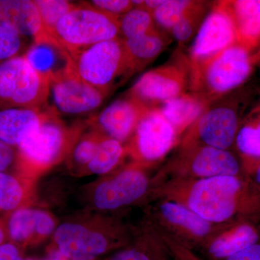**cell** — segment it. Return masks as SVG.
<instances>
[{
    "label": "cell",
    "mask_w": 260,
    "mask_h": 260,
    "mask_svg": "<svg viewBox=\"0 0 260 260\" xmlns=\"http://www.w3.org/2000/svg\"><path fill=\"white\" fill-rule=\"evenodd\" d=\"M237 44V31L228 1H218L202 24L189 49L188 59H206Z\"/></svg>",
    "instance_id": "11"
},
{
    "label": "cell",
    "mask_w": 260,
    "mask_h": 260,
    "mask_svg": "<svg viewBox=\"0 0 260 260\" xmlns=\"http://www.w3.org/2000/svg\"><path fill=\"white\" fill-rule=\"evenodd\" d=\"M49 95L58 114H87L102 105L106 96L85 83L73 69V63L66 71L50 80Z\"/></svg>",
    "instance_id": "12"
},
{
    "label": "cell",
    "mask_w": 260,
    "mask_h": 260,
    "mask_svg": "<svg viewBox=\"0 0 260 260\" xmlns=\"http://www.w3.org/2000/svg\"><path fill=\"white\" fill-rule=\"evenodd\" d=\"M149 108L124 95L109 104L90 119L107 135L123 143L133 135L138 122Z\"/></svg>",
    "instance_id": "15"
},
{
    "label": "cell",
    "mask_w": 260,
    "mask_h": 260,
    "mask_svg": "<svg viewBox=\"0 0 260 260\" xmlns=\"http://www.w3.org/2000/svg\"><path fill=\"white\" fill-rule=\"evenodd\" d=\"M129 151L138 160L158 162L178 146L180 138L158 107L148 109L133 133Z\"/></svg>",
    "instance_id": "10"
},
{
    "label": "cell",
    "mask_w": 260,
    "mask_h": 260,
    "mask_svg": "<svg viewBox=\"0 0 260 260\" xmlns=\"http://www.w3.org/2000/svg\"><path fill=\"white\" fill-rule=\"evenodd\" d=\"M119 18L90 6L76 5L56 24L51 37L69 54L120 37Z\"/></svg>",
    "instance_id": "4"
},
{
    "label": "cell",
    "mask_w": 260,
    "mask_h": 260,
    "mask_svg": "<svg viewBox=\"0 0 260 260\" xmlns=\"http://www.w3.org/2000/svg\"><path fill=\"white\" fill-rule=\"evenodd\" d=\"M23 38L13 28L0 23V62L18 56L23 48Z\"/></svg>",
    "instance_id": "33"
},
{
    "label": "cell",
    "mask_w": 260,
    "mask_h": 260,
    "mask_svg": "<svg viewBox=\"0 0 260 260\" xmlns=\"http://www.w3.org/2000/svg\"><path fill=\"white\" fill-rule=\"evenodd\" d=\"M169 42L167 34L158 29L143 37L123 39L131 75L144 69L147 65L153 62L166 49Z\"/></svg>",
    "instance_id": "23"
},
{
    "label": "cell",
    "mask_w": 260,
    "mask_h": 260,
    "mask_svg": "<svg viewBox=\"0 0 260 260\" xmlns=\"http://www.w3.org/2000/svg\"><path fill=\"white\" fill-rule=\"evenodd\" d=\"M149 188L146 174L137 168H129L98 186L94 203L99 209H117L143 198Z\"/></svg>",
    "instance_id": "14"
},
{
    "label": "cell",
    "mask_w": 260,
    "mask_h": 260,
    "mask_svg": "<svg viewBox=\"0 0 260 260\" xmlns=\"http://www.w3.org/2000/svg\"><path fill=\"white\" fill-rule=\"evenodd\" d=\"M5 239V234L4 230H3V228L0 226V245L1 244H4Z\"/></svg>",
    "instance_id": "44"
},
{
    "label": "cell",
    "mask_w": 260,
    "mask_h": 260,
    "mask_svg": "<svg viewBox=\"0 0 260 260\" xmlns=\"http://www.w3.org/2000/svg\"><path fill=\"white\" fill-rule=\"evenodd\" d=\"M151 229L174 260H207L197 254L194 249L186 245L157 224L154 223Z\"/></svg>",
    "instance_id": "31"
},
{
    "label": "cell",
    "mask_w": 260,
    "mask_h": 260,
    "mask_svg": "<svg viewBox=\"0 0 260 260\" xmlns=\"http://www.w3.org/2000/svg\"><path fill=\"white\" fill-rule=\"evenodd\" d=\"M158 200L155 210V223L192 249H200L228 225L210 223L177 202Z\"/></svg>",
    "instance_id": "9"
},
{
    "label": "cell",
    "mask_w": 260,
    "mask_h": 260,
    "mask_svg": "<svg viewBox=\"0 0 260 260\" xmlns=\"http://www.w3.org/2000/svg\"><path fill=\"white\" fill-rule=\"evenodd\" d=\"M50 80L38 73L25 56L0 62V110L47 107Z\"/></svg>",
    "instance_id": "7"
},
{
    "label": "cell",
    "mask_w": 260,
    "mask_h": 260,
    "mask_svg": "<svg viewBox=\"0 0 260 260\" xmlns=\"http://www.w3.org/2000/svg\"><path fill=\"white\" fill-rule=\"evenodd\" d=\"M0 23L13 28L34 42L53 39L43 26L39 10L30 0H0Z\"/></svg>",
    "instance_id": "19"
},
{
    "label": "cell",
    "mask_w": 260,
    "mask_h": 260,
    "mask_svg": "<svg viewBox=\"0 0 260 260\" xmlns=\"http://www.w3.org/2000/svg\"><path fill=\"white\" fill-rule=\"evenodd\" d=\"M241 171L240 160L230 150L202 145L179 147L177 153L158 172L155 183L171 179L241 176Z\"/></svg>",
    "instance_id": "6"
},
{
    "label": "cell",
    "mask_w": 260,
    "mask_h": 260,
    "mask_svg": "<svg viewBox=\"0 0 260 260\" xmlns=\"http://www.w3.org/2000/svg\"><path fill=\"white\" fill-rule=\"evenodd\" d=\"M88 3L95 9L117 18L134 8L133 1L129 0H93Z\"/></svg>",
    "instance_id": "34"
},
{
    "label": "cell",
    "mask_w": 260,
    "mask_h": 260,
    "mask_svg": "<svg viewBox=\"0 0 260 260\" xmlns=\"http://www.w3.org/2000/svg\"><path fill=\"white\" fill-rule=\"evenodd\" d=\"M243 107L232 92L210 103L179 141V147L202 145L222 150L234 146Z\"/></svg>",
    "instance_id": "5"
},
{
    "label": "cell",
    "mask_w": 260,
    "mask_h": 260,
    "mask_svg": "<svg viewBox=\"0 0 260 260\" xmlns=\"http://www.w3.org/2000/svg\"><path fill=\"white\" fill-rule=\"evenodd\" d=\"M24 260H34V259H24Z\"/></svg>",
    "instance_id": "45"
},
{
    "label": "cell",
    "mask_w": 260,
    "mask_h": 260,
    "mask_svg": "<svg viewBox=\"0 0 260 260\" xmlns=\"http://www.w3.org/2000/svg\"><path fill=\"white\" fill-rule=\"evenodd\" d=\"M209 5L208 2L192 1L179 21L172 29L170 32L177 41L179 48L184 47L195 32L199 30L206 18L205 15L208 13Z\"/></svg>",
    "instance_id": "26"
},
{
    "label": "cell",
    "mask_w": 260,
    "mask_h": 260,
    "mask_svg": "<svg viewBox=\"0 0 260 260\" xmlns=\"http://www.w3.org/2000/svg\"><path fill=\"white\" fill-rule=\"evenodd\" d=\"M153 194L180 203L216 225L260 219V188L241 176L167 179L156 184Z\"/></svg>",
    "instance_id": "1"
},
{
    "label": "cell",
    "mask_w": 260,
    "mask_h": 260,
    "mask_svg": "<svg viewBox=\"0 0 260 260\" xmlns=\"http://www.w3.org/2000/svg\"><path fill=\"white\" fill-rule=\"evenodd\" d=\"M189 91V61L179 49L172 60L142 75L126 95L150 109Z\"/></svg>",
    "instance_id": "8"
},
{
    "label": "cell",
    "mask_w": 260,
    "mask_h": 260,
    "mask_svg": "<svg viewBox=\"0 0 260 260\" xmlns=\"http://www.w3.org/2000/svg\"><path fill=\"white\" fill-rule=\"evenodd\" d=\"M254 179H255L256 185L260 188V164L259 166L256 168Z\"/></svg>",
    "instance_id": "41"
},
{
    "label": "cell",
    "mask_w": 260,
    "mask_h": 260,
    "mask_svg": "<svg viewBox=\"0 0 260 260\" xmlns=\"http://www.w3.org/2000/svg\"><path fill=\"white\" fill-rule=\"evenodd\" d=\"M237 31V44L248 51L260 44V0L228 1Z\"/></svg>",
    "instance_id": "21"
},
{
    "label": "cell",
    "mask_w": 260,
    "mask_h": 260,
    "mask_svg": "<svg viewBox=\"0 0 260 260\" xmlns=\"http://www.w3.org/2000/svg\"><path fill=\"white\" fill-rule=\"evenodd\" d=\"M190 0H164L152 13L156 25L171 31L191 4Z\"/></svg>",
    "instance_id": "30"
},
{
    "label": "cell",
    "mask_w": 260,
    "mask_h": 260,
    "mask_svg": "<svg viewBox=\"0 0 260 260\" xmlns=\"http://www.w3.org/2000/svg\"><path fill=\"white\" fill-rule=\"evenodd\" d=\"M57 112L52 107L43 109L12 108L0 110V141L18 146L27 136Z\"/></svg>",
    "instance_id": "18"
},
{
    "label": "cell",
    "mask_w": 260,
    "mask_h": 260,
    "mask_svg": "<svg viewBox=\"0 0 260 260\" xmlns=\"http://www.w3.org/2000/svg\"><path fill=\"white\" fill-rule=\"evenodd\" d=\"M54 240L59 254L69 260H93L109 247L102 234L75 223L61 225L56 229Z\"/></svg>",
    "instance_id": "16"
},
{
    "label": "cell",
    "mask_w": 260,
    "mask_h": 260,
    "mask_svg": "<svg viewBox=\"0 0 260 260\" xmlns=\"http://www.w3.org/2000/svg\"><path fill=\"white\" fill-rule=\"evenodd\" d=\"M34 2L39 10L43 26L50 37L58 22L77 5L66 0H34Z\"/></svg>",
    "instance_id": "29"
},
{
    "label": "cell",
    "mask_w": 260,
    "mask_h": 260,
    "mask_svg": "<svg viewBox=\"0 0 260 260\" xmlns=\"http://www.w3.org/2000/svg\"><path fill=\"white\" fill-rule=\"evenodd\" d=\"M252 66L249 51L237 44L206 59L189 61V92L213 102L244 83Z\"/></svg>",
    "instance_id": "2"
},
{
    "label": "cell",
    "mask_w": 260,
    "mask_h": 260,
    "mask_svg": "<svg viewBox=\"0 0 260 260\" xmlns=\"http://www.w3.org/2000/svg\"><path fill=\"white\" fill-rule=\"evenodd\" d=\"M124 154V148L120 142L112 138H103L95 156L88 164L89 170L94 174H106L119 164Z\"/></svg>",
    "instance_id": "28"
},
{
    "label": "cell",
    "mask_w": 260,
    "mask_h": 260,
    "mask_svg": "<svg viewBox=\"0 0 260 260\" xmlns=\"http://www.w3.org/2000/svg\"><path fill=\"white\" fill-rule=\"evenodd\" d=\"M119 34L122 39L143 37L158 30L153 15L142 8H133L119 18Z\"/></svg>",
    "instance_id": "27"
},
{
    "label": "cell",
    "mask_w": 260,
    "mask_h": 260,
    "mask_svg": "<svg viewBox=\"0 0 260 260\" xmlns=\"http://www.w3.org/2000/svg\"><path fill=\"white\" fill-rule=\"evenodd\" d=\"M0 260H24L15 244L4 243L0 245Z\"/></svg>",
    "instance_id": "40"
},
{
    "label": "cell",
    "mask_w": 260,
    "mask_h": 260,
    "mask_svg": "<svg viewBox=\"0 0 260 260\" xmlns=\"http://www.w3.org/2000/svg\"><path fill=\"white\" fill-rule=\"evenodd\" d=\"M58 114H54L43 122L18 145L24 158L32 164L50 165L64 151L68 143V131Z\"/></svg>",
    "instance_id": "13"
},
{
    "label": "cell",
    "mask_w": 260,
    "mask_h": 260,
    "mask_svg": "<svg viewBox=\"0 0 260 260\" xmlns=\"http://www.w3.org/2000/svg\"><path fill=\"white\" fill-rule=\"evenodd\" d=\"M210 104L205 98L189 91L168 101L158 108L181 139Z\"/></svg>",
    "instance_id": "22"
},
{
    "label": "cell",
    "mask_w": 260,
    "mask_h": 260,
    "mask_svg": "<svg viewBox=\"0 0 260 260\" xmlns=\"http://www.w3.org/2000/svg\"><path fill=\"white\" fill-rule=\"evenodd\" d=\"M54 229L52 218L48 214L39 210L25 208L15 210L8 221L10 237L17 243L26 242L34 233L49 235Z\"/></svg>",
    "instance_id": "24"
},
{
    "label": "cell",
    "mask_w": 260,
    "mask_h": 260,
    "mask_svg": "<svg viewBox=\"0 0 260 260\" xmlns=\"http://www.w3.org/2000/svg\"><path fill=\"white\" fill-rule=\"evenodd\" d=\"M45 260H69L67 259V258H65L64 256H63L61 255V254H59V253H58L56 255L52 256V257L49 258V259H45Z\"/></svg>",
    "instance_id": "43"
},
{
    "label": "cell",
    "mask_w": 260,
    "mask_h": 260,
    "mask_svg": "<svg viewBox=\"0 0 260 260\" xmlns=\"http://www.w3.org/2000/svg\"><path fill=\"white\" fill-rule=\"evenodd\" d=\"M24 56L38 73L50 80L64 73L72 64L69 53L54 39L34 42Z\"/></svg>",
    "instance_id": "20"
},
{
    "label": "cell",
    "mask_w": 260,
    "mask_h": 260,
    "mask_svg": "<svg viewBox=\"0 0 260 260\" xmlns=\"http://www.w3.org/2000/svg\"><path fill=\"white\" fill-rule=\"evenodd\" d=\"M151 231L152 233L150 234V237L148 238V242L151 253L152 260H174L165 246L154 234L153 230Z\"/></svg>",
    "instance_id": "37"
},
{
    "label": "cell",
    "mask_w": 260,
    "mask_h": 260,
    "mask_svg": "<svg viewBox=\"0 0 260 260\" xmlns=\"http://www.w3.org/2000/svg\"><path fill=\"white\" fill-rule=\"evenodd\" d=\"M70 56L76 74L106 96L132 75L121 38L98 43Z\"/></svg>",
    "instance_id": "3"
},
{
    "label": "cell",
    "mask_w": 260,
    "mask_h": 260,
    "mask_svg": "<svg viewBox=\"0 0 260 260\" xmlns=\"http://www.w3.org/2000/svg\"><path fill=\"white\" fill-rule=\"evenodd\" d=\"M109 260H152L148 240L145 245L118 251Z\"/></svg>",
    "instance_id": "36"
},
{
    "label": "cell",
    "mask_w": 260,
    "mask_h": 260,
    "mask_svg": "<svg viewBox=\"0 0 260 260\" xmlns=\"http://www.w3.org/2000/svg\"><path fill=\"white\" fill-rule=\"evenodd\" d=\"M225 260H260V242Z\"/></svg>",
    "instance_id": "39"
},
{
    "label": "cell",
    "mask_w": 260,
    "mask_h": 260,
    "mask_svg": "<svg viewBox=\"0 0 260 260\" xmlns=\"http://www.w3.org/2000/svg\"><path fill=\"white\" fill-rule=\"evenodd\" d=\"M234 146L247 167L260 164V107L253 109L242 119Z\"/></svg>",
    "instance_id": "25"
},
{
    "label": "cell",
    "mask_w": 260,
    "mask_h": 260,
    "mask_svg": "<svg viewBox=\"0 0 260 260\" xmlns=\"http://www.w3.org/2000/svg\"><path fill=\"white\" fill-rule=\"evenodd\" d=\"M102 139L95 137L85 138L76 145L73 152V158L80 164H88L96 153L99 143Z\"/></svg>",
    "instance_id": "35"
},
{
    "label": "cell",
    "mask_w": 260,
    "mask_h": 260,
    "mask_svg": "<svg viewBox=\"0 0 260 260\" xmlns=\"http://www.w3.org/2000/svg\"><path fill=\"white\" fill-rule=\"evenodd\" d=\"M15 158L13 146L0 141V172H4L11 165Z\"/></svg>",
    "instance_id": "38"
},
{
    "label": "cell",
    "mask_w": 260,
    "mask_h": 260,
    "mask_svg": "<svg viewBox=\"0 0 260 260\" xmlns=\"http://www.w3.org/2000/svg\"><path fill=\"white\" fill-rule=\"evenodd\" d=\"M259 242L257 228L244 220L226 225L200 249L209 260H225Z\"/></svg>",
    "instance_id": "17"
},
{
    "label": "cell",
    "mask_w": 260,
    "mask_h": 260,
    "mask_svg": "<svg viewBox=\"0 0 260 260\" xmlns=\"http://www.w3.org/2000/svg\"><path fill=\"white\" fill-rule=\"evenodd\" d=\"M251 59L253 64H255V63L260 62V49L254 55L251 56Z\"/></svg>",
    "instance_id": "42"
},
{
    "label": "cell",
    "mask_w": 260,
    "mask_h": 260,
    "mask_svg": "<svg viewBox=\"0 0 260 260\" xmlns=\"http://www.w3.org/2000/svg\"><path fill=\"white\" fill-rule=\"evenodd\" d=\"M23 198V189L14 177L0 172V210L16 209Z\"/></svg>",
    "instance_id": "32"
}]
</instances>
